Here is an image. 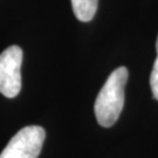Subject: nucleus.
<instances>
[{
	"label": "nucleus",
	"mask_w": 158,
	"mask_h": 158,
	"mask_svg": "<svg viewBox=\"0 0 158 158\" xmlns=\"http://www.w3.org/2000/svg\"><path fill=\"white\" fill-rule=\"evenodd\" d=\"M128 75V69L125 67L115 69L96 97L95 116L98 124L104 128L115 124L122 113Z\"/></svg>",
	"instance_id": "f257e3e1"
},
{
	"label": "nucleus",
	"mask_w": 158,
	"mask_h": 158,
	"mask_svg": "<svg viewBox=\"0 0 158 158\" xmlns=\"http://www.w3.org/2000/svg\"><path fill=\"white\" fill-rule=\"evenodd\" d=\"M46 138L45 129L29 125L19 130L0 153V158H38Z\"/></svg>",
	"instance_id": "f03ea898"
},
{
	"label": "nucleus",
	"mask_w": 158,
	"mask_h": 158,
	"mask_svg": "<svg viewBox=\"0 0 158 158\" xmlns=\"http://www.w3.org/2000/svg\"><path fill=\"white\" fill-rule=\"evenodd\" d=\"M23 49L19 46H10L0 54V93L13 98L21 89Z\"/></svg>",
	"instance_id": "7ed1b4c3"
},
{
	"label": "nucleus",
	"mask_w": 158,
	"mask_h": 158,
	"mask_svg": "<svg viewBox=\"0 0 158 158\" xmlns=\"http://www.w3.org/2000/svg\"><path fill=\"white\" fill-rule=\"evenodd\" d=\"M97 4L98 0H72L75 17L83 23H88L94 18L97 11Z\"/></svg>",
	"instance_id": "20e7f679"
},
{
	"label": "nucleus",
	"mask_w": 158,
	"mask_h": 158,
	"mask_svg": "<svg viewBox=\"0 0 158 158\" xmlns=\"http://www.w3.org/2000/svg\"><path fill=\"white\" fill-rule=\"evenodd\" d=\"M156 49H157V59L153 63V68L151 75H150V87L152 90L153 98H156L158 101V38H157V44H156Z\"/></svg>",
	"instance_id": "39448f33"
}]
</instances>
